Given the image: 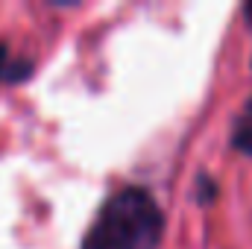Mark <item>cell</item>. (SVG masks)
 <instances>
[{"label": "cell", "mask_w": 252, "mask_h": 249, "mask_svg": "<svg viewBox=\"0 0 252 249\" xmlns=\"http://www.w3.org/2000/svg\"><path fill=\"white\" fill-rule=\"evenodd\" d=\"M164 217L144 187H124L103 202L82 249H158Z\"/></svg>", "instance_id": "obj_1"}, {"label": "cell", "mask_w": 252, "mask_h": 249, "mask_svg": "<svg viewBox=\"0 0 252 249\" xmlns=\"http://www.w3.org/2000/svg\"><path fill=\"white\" fill-rule=\"evenodd\" d=\"M30 73H32V62H27V59H18L15 62L9 56V47L0 44V82H21Z\"/></svg>", "instance_id": "obj_2"}, {"label": "cell", "mask_w": 252, "mask_h": 249, "mask_svg": "<svg viewBox=\"0 0 252 249\" xmlns=\"http://www.w3.org/2000/svg\"><path fill=\"white\" fill-rule=\"evenodd\" d=\"M232 147L252 156V100L244 106V112L238 115L235 129H232Z\"/></svg>", "instance_id": "obj_3"}, {"label": "cell", "mask_w": 252, "mask_h": 249, "mask_svg": "<svg viewBox=\"0 0 252 249\" xmlns=\"http://www.w3.org/2000/svg\"><path fill=\"white\" fill-rule=\"evenodd\" d=\"M199 199L205 202V199H214V182H205V179H199Z\"/></svg>", "instance_id": "obj_4"}, {"label": "cell", "mask_w": 252, "mask_h": 249, "mask_svg": "<svg viewBox=\"0 0 252 249\" xmlns=\"http://www.w3.org/2000/svg\"><path fill=\"white\" fill-rule=\"evenodd\" d=\"M247 15L252 18V3H247Z\"/></svg>", "instance_id": "obj_5"}]
</instances>
